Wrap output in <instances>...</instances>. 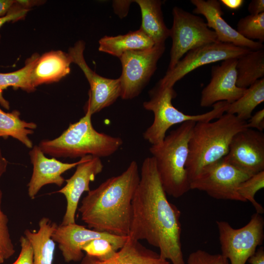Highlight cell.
Returning <instances> with one entry per match:
<instances>
[{
    "label": "cell",
    "mask_w": 264,
    "mask_h": 264,
    "mask_svg": "<svg viewBox=\"0 0 264 264\" xmlns=\"http://www.w3.org/2000/svg\"><path fill=\"white\" fill-rule=\"evenodd\" d=\"M248 11L251 15H258L264 13V0H251L248 4Z\"/></svg>",
    "instance_id": "38"
},
{
    "label": "cell",
    "mask_w": 264,
    "mask_h": 264,
    "mask_svg": "<svg viewBox=\"0 0 264 264\" xmlns=\"http://www.w3.org/2000/svg\"><path fill=\"white\" fill-rule=\"evenodd\" d=\"M139 180L138 164L133 160L122 174L88 192L78 209L81 220L93 230L128 236L132 202Z\"/></svg>",
    "instance_id": "2"
},
{
    "label": "cell",
    "mask_w": 264,
    "mask_h": 264,
    "mask_svg": "<svg viewBox=\"0 0 264 264\" xmlns=\"http://www.w3.org/2000/svg\"><path fill=\"white\" fill-rule=\"evenodd\" d=\"M165 50V44H154L150 48L126 52L119 58L122 68L118 78L122 99L131 100L141 93L155 71Z\"/></svg>",
    "instance_id": "9"
},
{
    "label": "cell",
    "mask_w": 264,
    "mask_h": 264,
    "mask_svg": "<svg viewBox=\"0 0 264 264\" xmlns=\"http://www.w3.org/2000/svg\"><path fill=\"white\" fill-rule=\"evenodd\" d=\"M81 264H112V263L111 259L107 261H101L87 255L83 258Z\"/></svg>",
    "instance_id": "41"
},
{
    "label": "cell",
    "mask_w": 264,
    "mask_h": 264,
    "mask_svg": "<svg viewBox=\"0 0 264 264\" xmlns=\"http://www.w3.org/2000/svg\"><path fill=\"white\" fill-rule=\"evenodd\" d=\"M250 176L223 157L204 167L191 180L190 189L203 191L217 199L244 202L237 190Z\"/></svg>",
    "instance_id": "10"
},
{
    "label": "cell",
    "mask_w": 264,
    "mask_h": 264,
    "mask_svg": "<svg viewBox=\"0 0 264 264\" xmlns=\"http://www.w3.org/2000/svg\"><path fill=\"white\" fill-rule=\"evenodd\" d=\"M8 165V161L2 155L1 149L0 148V178L6 172Z\"/></svg>",
    "instance_id": "42"
},
{
    "label": "cell",
    "mask_w": 264,
    "mask_h": 264,
    "mask_svg": "<svg viewBox=\"0 0 264 264\" xmlns=\"http://www.w3.org/2000/svg\"><path fill=\"white\" fill-rule=\"evenodd\" d=\"M91 116L85 111L83 117L70 124L59 137L43 140L38 146L44 154L53 157L75 158L90 155L101 158L112 155L123 145L122 139L95 130Z\"/></svg>",
    "instance_id": "4"
},
{
    "label": "cell",
    "mask_w": 264,
    "mask_h": 264,
    "mask_svg": "<svg viewBox=\"0 0 264 264\" xmlns=\"http://www.w3.org/2000/svg\"><path fill=\"white\" fill-rule=\"evenodd\" d=\"M264 101V78L255 82L246 88L244 93L229 104L226 112L236 115L240 120L249 119L256 107Z\"/></svg>",
    "instance_id": "27"
},
{
    "label": "cell",
    "mask_w": 264,
    "mask_h": 264,
    "mask_svg": "<svg viewBox=\"0 0 264 264\" xmlns=\"http://www.w3.org/2000/svg\"><path fill=\"white\" fill-rule=\"evenodd\" d=\"M37 232L26 229L24 236L31 244L34 264H52L55 244L51 235L58 225L49 218H42Z\"/></svg>",
    "instance_id": "21"
},
{
    "label": "cell",
    "mask_w": 264,
    "mask_h": 264,
    "mask_svg": "<svg viewBox=\"0 0 264 264\" xmlns=\"http://www.w3.org/2000/svg\"><path fill=\"white\" fill-rule=\"evenodd\" d=\"M172 15L173 23L170 29L172 44L167 70L172 69L190 50L219 42L215 32L201 17L177 6L173 8Z\"/></svg>",
    "instance_id": "7"
},
{
    "label": "cell",
    "mask_w": 264,
    "mask_h": 264,
    "mask_svg": "<svg viewBox=\"0 0 264 264\" xmlns=\"http://www.w3.org/2000/svg\"><path fill=\"white\" fill-rule=\"evenodd\" d=\"M223 158L250 176L264 171V134L249 128L240 131Z\"/></svg>",
    "instance_id": "14"
},
{
    "label": "cell",
    "mask_w": 264,
    "mask_h": 264,
    "mask_svg": "<svg viewBox=\"0 0 264 264\" xmlns=\"http://www.w3.org/2000/svg\"><path fill=\"white\" fill-rule=\"evenodd\" d=\"M20 116V112L17 110L6 112L0 108V137L6 139L11 136L27 148H32L33 143L28 135L34 133L33 130L37 128V125L22 120Z\"/></svg>",
    "instance_id": "25"
},
{
    "label": "cell",
    "mask_w": 264,
    "mask_h": 264,
    "mask_svg": "<svg viewBox=\"0 0 264 264\" xmlns=\"http://www.w3.org/2000/svg\"><path fill=\"white\" fill-rule=\"evenodd\" d=\"M250 51L219 42L199 46L187 52L172 69L167 71L157 84L162 87H173L186 75L201 66L228 59H238Z\"/></svg>",
    "instance_id": "11"
},
{
    "label": "cell",
    "mask_w": 264,
    "mask_h": 264,
    "mask_svg": "<svg viewBox=\"0 0 264 264\" xmlns=\"http://www.w3.org/2000/svg\"><path fill=\"white\" fill-rule=\"evenodd\" d=\"M237 86L247 88L264 77V49L250 51L237 59Z\"/></svg>",
    "instance_id": "24"
},
{
    "label": "cell",
    "mask_w": 264,
    "mask_h": 264,
    "mask_svg": "<svg viewBox=\"0 0 264 264\" xmlns=\"http://www.w3.org/2000/svg\"><path fill=\"white\" fill-rule=\"evenodd\" d=\"M250 264H264V249L261 246L248 260Z\"/></svg>",
    "instance_id": "39"
},
{
    "label": "cell",
    "mask_w": 264,
    "mask_h": 264,
    "mask_svg": "<svg viewBox=\"0 0 264 264\" xmlns=\"http://www.w3.org/2000/svg\"><path fill=\"white\" fill-rule=\"evenodd\" d=\"M29 154L33 165L32 176L27 184L28 195L31 199L45 185L55 184L62 186L65 181L62 174L76 167L82 161L81 158L77 162L69 163L62 162L55 157L47 158L38 146H33Z\"/></svg>",
    "instance_id": "18"
},
{
    "label": "cell",
    "mask_w": 264,
    "mask_h": 264,
    "mask_svg": "<svg viewBox=\"0 0 264 264\" xmlns=\"http://www.w3.org/2000/svg\"><path fill=\"white\" fill-rule=\"evenodd\" d=\"M264 187V171L254 174L242 182L238 188V192L244 202L249 201L254 207L257 213L264 212L263 207L258 202L255 196L256 193Z\"/></svg>",
    "instance_id": "29"
},
{
    "label": "cell",
    "mask_w": 264,
    "mask_h": 264,
    "mask_svg": "<svg viewBox=\"0 0 264 264\" xmlns=\"http://www.w3.org/2000/svg\"><path fill=\"white\" fill-rule=\"evenodd\" d=\"M104 165L100 158L88 155L82 157L73 175L65 180L66 185L56 191L63 194L66 200V208L62 225L75 223V214L81 196L89 191V184L102 172Z\"/></svg>",
    "instance_id": "15"
},
{
    "label": "cell",
    "mask_w": 264,
    "mask_h": 264,
    "mask_svg": "<svg viewBox=\"0 0 264 264\" xmlns=\"http://www.w3.org/2000/svg\"><path fill=\"white\" fill-rule=\"evenodd\" d=\"M39 56L35 53L26 61L25 65L20 69L9 73H0V104L9 110V104L2 96L3 90L9 87L20 88L28 92L35 90L31 81V74Z\"/></svg>",
    "instance_id": "26"
},
{
    "label": "cell",
    "mask_w": 264,
    "mask_h": 264,
    "mask_svg": "<svg viewBox=\"0 0 264 264\" xmlns=\"http://www.w3.org/2000/svg\"><path fill=\"white\" fill-rule=\"evenodd\" d=\"M237 62V59H228L212 67L210 82L201 91V107H210L220 101L231 104L242 95L246 88L236 85Z\"/></svg>",
    "instance_id": "16"
},
{
    "label": "cell",
    "mask_w": 264,
    "mask_h": 264,
    "mask_svg": "<svg viewBox=\"0 0 264 264\" xmlns=\"http://www.w3.org/2000/svg\"><path fill=\"white\" fill-rule=\"evenodd\" d=\"M21 251L16 260L11 264H34L33 251L31 243L24 236L20 239Z\"/></svg>",
    "instance_id": "33"
},
{
    "label": "cell",
    "mask_w": 264,
    "mask_h": 264,
    "mask_svg": "<svg viewBox=\"0 0 264 264\" xmlns=\"http://www.w3.org/2000/svg\"><path fill=\"white\" fill-rule=\"evenodd\" d=\"M195 6L193 12L203 15L209 28L213 30L219 42L232 44L251 51L264 49L262 43L248 40L241 36L222 17L223 12L220 2L217 0H191Z\"/></svg>",
    "instance_id": "17"
},
{
    "label": "cell",
    "mask_w": 264,
    "mask_h": 264,
    "mask_svg": "<svg viewBox=\"0 0 264 264\" xmlns=\"http://www.w3.org/2000/svg\"><path fill=\"white\" fill-rule=\"evenodd\" d=\"M72 63L69 54L61 50L51 51L39 57L31 74L32 85L37 86L59 81L70 72Z\"/></svg>",
    "instance_id": "19"
},
{
    "label": "cell",
    "mask_w": 264,
    "mask_h": 264,
    "mask_svg": "<svg viewBox=\"0 0 264 264\" xmlns=\"http://www.w3.org/2000/svg\"><path fill=\"white\" fill-rule=\"evenodd\" d=\"M133 1L132 0H113V7L115 13L121 18L125 17L128 14L130 4Z\"/></svg>",
    "instance_id": "36"
},
{
    "label": "cell",
    "mask_w": 264,
    "mask_h": 264,
    "mask_svg": "<svg viewBox=\"0 0 264 264\" xmlns=\"http://www.w3.org/2000/svg\"><path fill=\"white\" fill-rule=\"evenodd\" d=\"M215 120L197 122L194 127L186 164L190 181L204 167L224 157L233 136L247 128V122L235 115L226 113Z\"/></svg>",
    "instance_id": "3"
},
{
    "label": "cell",
    "mask_w": 264,
    "mask_h": 264,
    "mask_svg": "<svg viewBox=\"0 0 264 264\" xmlns=\"http://www.w3.org/2000/svg\"><path fill=\"white\" fill-rule=\"evenodd\" d=\"M142 16L140 28L154 42V44H164L170 37V29L166 25L159 0H136Z\"/></svg>",
    "instance_id": "20"
},
{
    "label": "cell",
    "mask_w": 264,
    "mask_h": 264,
    "mask_svg": "<svg viewBox=\"0 0 264 264\" xmlns=\"http://www.w3.org/2000/svg\"><path fill=\"white\" fill-rule=\"evenodd\" d=\"M237 32L244 38L264 42V13L258 15L249 14L241 18L237 24Z\"/></svg>",
    "instance_id": "28"
},
{
    "label": "cell",
    "mask_w": 264,
    "mask_h": 264,
    "mask_svg": "<svg viewBox=\"0 0 264 264\" xmlns=\"http://www.w3.org/2000/svg\"><path fill=\"white\" fill-rule=\"evenodd\" d=\"M29 4L25 0H22L20 4L13 8L7 15L0 17V28L5 23L16 21L24 17L29 9Z\"/></svg>",
    "instance_id": "34"
},
{
    "label": "cell",
    "mask_w": 264,
    "mask_h": 264,
    "mask_svg": "<svg viewBox=\"0 0 264 264\" xmlns=\"http://www.w3.org/2000/svg\"><path fill=\"white\" fill-rule=\"evenodd\" d=\"M166 195L154 158H145L132 202L129 236L157 247L161 257L172 264H185L181 243V212Z\"/></svg>",
    "instance_id": "1"
},
{
    "label": "cell",
    "mask_w": 264,
    "mask_h": 264,
    "mask_svg": "<svg viewBox=\"0 0 264 264\" xmlns=\"http://www.w3.org/2000/svg\"><path fill=\"white\" fill-rule=\"evenodd\" d=\"M98 50L119 58L124 53L152 47L154 43L140 28L116 36H105L99 41Z\"/></svg>",
    "instance_id": "22"
},
{
    "label": "cell",
    "mask_w": 264,
    "mask_h": 264,
    "mask_svg": "<svg viewBox=\"0 0 264 264\" xmlns=\"http://www.w3.org/2000/svg\"><path fill=\"white\" fill-rule=\"evenodd\" d=\"M128 237L89 229L76 223L58 225L51 235L67 263L81 261L84 256L82 247L90 240L98 238L108 240L117 251L123 246Z\"/></svg>",
    "instance_id": "13"
},
{
    "label": "cell",
    "mask_w": 264,
    "mask_h": 264,
    "mask_svg": "<svg viewBox=\"0 0 264 264\" xmlns=\"http://www.w3.org/2000/svg\"><path fill=\"white\" fill-rule=\"evenodd\" d=\"M196 123L190 121L181 124L166 135L161 143L152 145L149 149L165 192L175 198L191 190L186 164L189 143Z\"/></svg>",
    "instance_id": "5"
},
{
    "label": "cell",
    "mask_w": 264,
    "mask_h": 264,
    "mask_svg": "<svg viewBox=\"0 0 264 264\" xmlns=\"http://www.w3.org/2000/svg\"><path fill=\"white\" fill-rule=\"evenodd\" d=\"M85 48L84 42L79 41L69 48L68 54L72 63L78 66L89 83L88 99L85 111H88L92 115L112 105L121 96V87L119 78L102 77L88 66L84 57Z\"/></svg>",
    "instance_id": "12"
},
{
    "label": "cell",
    "mask_w": 264,
    "mask_h": 264,
    "mask_svg": "<svg viewBox=\"0 0 264 264\" xmlns=\"http://www.w3.org/2000/svg\"><path fill=\"white\" fill-rule=\"evenodd\" d=\"M247 128L255 129L262 132L264 129V109L257 111L249 119L246 123Z\"/></svg>",
    "instance_id": "35"
},
{
    "label": "cell",
    "mask_w": 264,
    "mask_h": 264,
    "mask_svg": "<svg viewBox=\"0 0 264 264\" xmlns=\"http://www.w3.org/2000/svg\"><path fill=\"white\" fill-rule=\"evenodd\" d=\"M112 264H170L159 254L128 236L123 246L111 259Z\"/></svg>",
    "instance_id": "23"
},
{
    "label": "cell",
    "mask_w": 264,
    "mask_h": 264,
    "mask_svg": "<svg viewBox=\"0 0 264 264\" xmlns=\"http://www.w3.org/2000/svg\"><path fill=\"white\" fill-rule=\"evenodd\" d=\"M0 264H1L0 263Z\"/></svg>",
    "instance_id": "43"
},
{
    "label": "cell",
    "mask_w": 264,
    "mask_h": 264,
    "mask_svg": "<svg viewBox=\"0 0 264 264\" xmlns=\"http://www.w3.org/2000/svg\"><path fill=\"white\" fill-rule=\"evenodd\" d=\"M188 264H229L221 254H211L198 249L191 253L187 259Z\"/></svg>",
    "instance_id": "32"
},
{
    "label": "cell",
    "mask_w": 264,
    "mask_h": 264,
    "mask_svg": "<svg viewBox=\"0 0 264 264\" xmlns=\"http://www.w3.org/2000/svg\"><path fill=\"white\" fill-rule=\"evenodd\" d=\"M221 255L230 264H245L262 244L264 220L261 214H253L244 226L235 229L225 221H217Z\"/></svg>",
    "instance_id": "8"
},
{
    "label": "cell",
    "mask_w": 264,
    "mask_h": 264,
    "mask_svg": "<svg viewBox=\"0 0 264 264\" xmlns=\"http://www.w3.org/2000/svg\"><path fill=\"white\" fill-rule=\"evenodd\" d=\"M87 255L101 261H107L117 254L111 243L105 239L98 238L89 241L82 247Z\"/></svg>",
    "instance_id": "30"
},
{
    "label": "cell",
    "mask_w": 264,
    "mask_h": 264,
    "mask_svg": "<svg viewBox=\"0 0 264 264\" xmlns=\"http://www.w3.org/2000/svg\"><path fill=\"white\" fill-rule=\"evenodd\" d=\"M150 99L143 103L144 108L154 115L153 123L143 133L144 139L152 145L161 143L168 130L173 125L192 121L208 122L217 119L226 112L229 103L220 101L214 104L211 110L200 114L189 115L175 108L172 100L176 94L173 87H162L156 84L149 91Z\"/></svg>",
    "instance_id": "6"
},
{
    "label": "cell",
    "mask_w": 264,
    "mask_h": 264,
    "mask_svg": "<svg viewBox=\"0 0 264 264\" xmlns=\"http://www.w3.org/2000/svg\"><path fill=\"white\" fill-rule=\"evenodd\" d=\"M2 197L0 189V263L12 257L15 253L14 245L11 239L7 226L8 219L1 209Z\"/></svg>",
    "instance_id": "31"
},
{
    "label": "cell",
    "mask_w": 264,
    "mask_h": 264,
    "mask_svg": "<svg viewBox=\"0 0 264 264\" xmlns=\"http://www.w3.org/2000/svg\"><path fill=\"white\" fill-rule=\"evenodd\" d=\"M21 0H0V17L7 15Z\"/></svg>",
    "instance_id": "37"
},
{
    "label": "cell",
    "mask_w": 264,
    "mask_h": 264,
    "mask_svg": "<svg viewBox=\"0 0 264 264\" xmlns=\"http://www.w3.org/2000/svg\"><path fill=\"white\" fill-rule=\"evenodd\" d=\"M223 5L231 9H238L243 4V0H220Z\"/></svg>",
    "instance_id": "40"
}]
</instances>
